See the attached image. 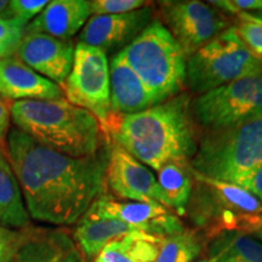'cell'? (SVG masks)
<instances>
[{
    "label": "cell",
    "instance_id": "7402d4cb",
    "mask_svg": "<svg viewBox=\"0 0 262 262\" xmlns=\"http://www.w3.org/2000/svg\"><path fill=\"white\" fill-rule=\"evenodd\" d=\"M209 255H217V262H262V244L249 234L226 232L212 239Z\"/></svg>",
    "mask_w": 262,
    "mask_h": 262
},
{
    "label": "cell",
    "instance_id": "4dcf8cb0",
    "mask_svg": "<svg viewBox=\"0 0 262 262\" xmlns=\"http://www.w3.org/2000/svg\"><path fill=\"white\" fill-rule=\"evenodd\" d=\"M40 262H86L83 255L80 254V251L78 250V248L72 249L71 251L66 253L63 255H60V256L50 258V260H45Z\"/></svg>",
    "mask_w": 262,
    "mask_h": 262
},
{
    "label": "cell",
    "instance_id": "d6986e66",
    "mask_svg": "<svg viewBox=\"0 0 262 262\" xmlns=\"http://www.w3.org/2000/svg\"><path fill=\"white\" fill-rule=\"evenodd\" d=\"M29 222L18 180L6 153L0 149V227L24 229Z\"/></svg>",
    "mask_w": 262,
    "mask_h": 262
},
{
    "label": "cell",
    "instance_id": "83f0119b",
    "mask_svg": "<svg viewBox=\"0 0 262 262\" xmlns=\"http://www.w3.org/2000/svg\"><path fill=\"white\" fill-rule=\"evenodd\" d=\"M27 26L18 19L0 18V45L17 49Z\"/></svg>",
    "mask_w": 262,
    "mask_h": 262
},
{
    "label": "cell",
    "instance_id": "277c9868",
    "mask_svg": "<svg viewBox=\"0 0 262 262\" xmlns=\"http://www.w3.org/2000/svg\"><path fill=\"white\" fill-rule=\"evenodd\" d=\"M191 166L205 178L234 185L262 168V112L234 125L202 133Z\"/></svg>",
    "mask_w": 262,
    "mask_h": 262
},
{
    "label": "cell",
    "instance_id": "44dd1931",
    "mask_svg": "<svg viewBox=\"0 0 262 262\" xmlns=\"http://www.w3.org/2000/svg\"><path fill=\"white\" fill-rule=\"evenodd\" d=\"M163 239L136 233L108 243L93 262H155Z\"/></svg>",
    "mask_w": 262,
    "mask_h": 262
},
{
    "label": "cell",
    "instance_id": "1f68e13d",
    "mask_svg": "<svg viewBox=\"0 0 262 262\" xmlns=\"http://www.w3.org/2000/svg\"><path fill=\"white\" fill-rule=\"evenodd\" d=\"M0 18L15 19L11 10V2L9 0H0Z\"/></svg>",
    "mask_w": 262,
    "mask_h": 262
},
{
    "label": "cell",
    "instance_id": "d6a6232c",
    "mask_svg": "<svg viewBox=\"0 0 262 262\" xmlns=\"http://www.w3.org/2000/svg\"><path fill=\"white\" fill-rule=\"evenodd\" d=\"M16 48H11V47H5V45H0V58L9 56V55L15 54Z\"/></svg>",
    "mask_w": 262,
    "mask_h": 262
},
{
    "label": "cell",
    "instance_id": "6da1fadb",
    "mask_svg": "<svg viewBox=\"0 0 262 262\" xmlns=\"http://www.w3.org/2000/svg\"><path fill=\"white\" fill-rule=\"evenodd\" d=\"M110 146L94 157L75 158L39 145L10 129L6 156L18 180L31 219L55 226L77 224L106 193Z\"/></svg>",
    "mask_w": 262,
    "mask_h": 262
},
{
    "label": "cell",
    "instance_id": "7a4b0ae2",
    "mask_svg": "<svg viewBox=\"0 0 262 262\" xmlns=\"http://www.w3.org/2000/svg\"><path fill=\"white\" fill-rule=\"evenodd\" d=\"M191 100V94L182 93L143 112L112 113L108 136L157 171L169 162H191L202 135L192 119Z\"/></svg>",
    "mask_w": 262,
    "mask_h": 262
},
{
    "label": "cell",
    "instance_id": "e575fe53",
    "mask_svg": "<svg viewBox=\"0 0 262 262\" xmlns=\"http://www.w3.org/2000/svg\"><path fill=\"white\" fill-rule=\"evenodd\" d=\"M255 235H256V238H257V241L258 242H260V243L262 244V228H260V229H258V231H256V232H255V233H254Z\"/></svg>",
    "mask_w": 262,
    "mask_h": 262
},
{
    "label": "cell",
    "instance_id": "30bf717a",
    "mask_svg": "<svg viewBox=\"0 0 262 262\" xmlns=\"http://www.w3.org/2000/svg\"><path fill=\"white\" fill-rule=\"evenodd\" d=\"M159 21L182 48L187 58L231 27L224 12L198 0L159 2Z\"/></svg>",
    "mask_w": 262,
    "mask_h": 262
},
{
    "label": "cell",
    "instance_id": "484cf974",
    "mask_svg": "<svg viewBox=\"0 0 262 262\" xmlns=\"http://www.w3.org/2000/svg\"><path fill=\"white\" fill-rule=\"evenodd\" d=\"M24 242V229L0 227V262H15Z\"/></svg>",
    "mask_w": 262,
    "mask_h": 262
},
{
    "label": "cell",
    "instance_id": "2e32d148",
    "mask_svg": "<svg viewBox=\"0 0 262 262\" xmlns=\"http://www.w3.org/2000/svg\"><path fill=\"white\" fill-rule=\"evenodd\" d=\"M91 16L86 0H52L25 29V34H45L72 40Z\"/></svg>",
    "mask_w": 262,
    "mask_h": 262
},
{
    "label": "cell",
    "instance_id": "f1b7e54d",
    "mask_svg": "<svg viewBox=\"0 0 262 262\" xmlns=\"http://www.w3.org/2000/svg\"><path fill=\"white\" fill-rule=\"evenodd\" d=\"M237 186H241L245 191L250 192L251 194L262 202V168L256 170L254 173H251L249 178L245 179L244 181H242Z\"/></svg>",
    "mask_w": 262,
    "mask_h": 262
},
{
    "label": "cell",
    "instance_id": "4fadbf2b",
    "mask_svg": "<svg viewBox=\"0 0 262 262\" xmlns=\"http://www.w3.org/2000/svg\"><path fill=\"white\" fill-rule=\"evenodd\" d=\"M153 15L150 5L122 15H93L79 33V42L118 54L145 31Z\"/></svg>",
    "mask_w": 262,
    "mask_h": 262
},
{
    "label": "cell",
    "instance_id": "cb8c5ba5",
    "mask_svg": "<svg viewBox=\"0 0 262 262\" xmlns=\"http://www.w3.org/2000/svg\"><path fill=\"white\" fill-rule=\"evenodd\" d=\"M235 18L237 22H234L233 27L239 37L253 54L257 57L262 56V25L244 17L243 15H235Z\"/></svg>",
    "mask_w": 262,
    "mask_h": 262
},
{
    "label": "cell",
    "instance_id": "ffe728a7",
    "mask_svg": "<svg viewBox=\"0 0 262 262\" xmlns=\"http://www.w3.org/2000/svg\"><path fill=\"white\" fill-rule=\"evenodd\" d=\"M157 172L164 206L175 212L179 217L186 216L194 182L191 162H169Z\"/></svg>",
    "mask_w": 262,
    "mask_h": 262
},
{
    "label": "cell",
    "instance_id": "ac0fdd59",
    "mask_svg": "<svg viewBox=\"0 0 262 262\" xmlns=\"http://www.w3.org/2000/svg\"><path fill=\"white\" fill-rule=\"evenodd\" d=\"M136 233L143 232L137 231L122 221L101 217L86 211L77 222L73 241L85 261L93 262L101 250L114 239Z\"/></svg>",
    "mask_w": 262,
    "mask_h": 262
},
{
    "label": "cell",
    "instance_id": "f546056e",
    "mask_svg": "<svg viewBox=\"0 0 262 262\" xmlns=\"http://www.w3.org/2000/svg\"><path fill=\"white\" fill-rule=\"evenodd\" d=\"M10 107L5 103L4 98L0 97V143L6 141L10 131Z\"/></svg>",
    "mask_w": 262,
    "mask_h": 262
},
{
    "label": "cell",
    "instance_id": "9c48e42d",
    "mask_svg": "<svg viewBox=\"0 0 262 262\" xmlns=\"http://www.w3.org/2000/svg\"><path fill=\"white\" fill-rule=\"evenodd\" d=\"M60 88L68 102L86 110L97 118L108 136L107 126L113 112L111 107L110 62L106 52L78 42L74 48L71 73Z\"/></svg>",
    "mask_w": 262,
    "mask_h": 262
},
{
    "label": "cell",
    "instance_id": "ba28073f",
    "mask_svg": "<svg viewBox=\"0 0 262 262\" xmlns=\"http://www.w3.org/2000/svg\"><path fill=\"white\" fill-rule=\"evenodd\" d=\"M189 111L201 133L234 125L262 112V73L192 97Z\"/></svg>",
    "mask_w": 262,
    "mask_h": 262
},
{
    "label": "cell",
    "instance_id": "7c38bea8",
    "mask_svg": "<svg viewBox=\"0 0 262 262\" xmlns=\"http://www.w3.org/2000/svg\"><path fill=\"white\" fill-rule=\"evenodd\" d=\"M106 183L113 196L122 201L164 205L162 191L155 173L112 141L108 153Z\"/></svg>",
    "mask_w": 262,
    "mask_h": 262
},
{
    "label": "cell",
    "instance_id": "52a82bcc",
    "mask_svg": "<svg viewBox=\"0 0 262 262\" xmlns=\"http://www.w3.org/2000/svg\"><path fill=\"white\" fill-rule=\"evenodd\" d=\"M260 73L261 58L249 50L231 26L187 58L186 88L192 94L202 95Z\"/></svg>",
    "mask_w": 262,
    "mask_h": 262
},
{
    "label": "cell",
    "instance_id": "836d02e7",
    "mask_svg": "<svg viewBox=\"0 0 262 262\" xmlns=\"http://www.w3.org/2000/svg\"><path fill=\"white\" fill-rule=\"evenodd\" d=\"M217 255H208V257L203 258V260H199L196 262H217Z\"/></svg>",
    "mask_w": 262,
    "mask_h": 262
},
{
    "label": "cell",
    "instance_id": "8992f818",
    "mask_svg": "<svg viewBox=\"0 0 262 262\" xmlns=\"http://www.w3.org/2000/svg\"><path fill=\"white\" fill-rule=\"evenodd\" d=\"M119 52L148 89L156 104L186 89L187 56L158 18Z\"/></svg>",
    "mask_w": 262,
    "mask_h": 262
},
{
    "label": "cell",
    "instance_id": "8fae6325",
    "mask_svg": "<svg viewBox=\"0 0 262 262\" xmlns=\"http://www.w3.org/2000/svg\"><path fill=\"white\" fill-rule=\"evenodd\" d=\"M88 212L122 221L137 231L160 239L181 233L185 229L181 219L162 204L122 201L107 192L98 196Z\"/></svg>",
    "mask_w": 262,
    "mask_h": 262
},
{
    "label": "cell",
    "instance_id": "603a6c76",
    "mask_svg": "<svg viewBox=\"0 0 262 262\" xmlns=\"http://www.w3.org/2000/svg\"><path fill=\"white\" fill-rule=\"evenodd\" d=\"M204 239L196 229H183L181 233L164 238L155 262H193L202 254Z\"/></svg>",
    "mask_w": 262,
    "mask_h": 262
},
{
    "label": "cell",
    "instance_id": "5bb4252c",
    "mask_svg": "<svg viewBox=\"0 0 262 262\" xmlns=\"http://www.w3.org/2000/svg\"><path fill=\"white\" fill-rule=\"evenodd\" d=\"M75 45L45 34H24L15 55L31 70L61 86L71 73Z\"/></svg>",
    "mask_w": 262,
    "mask_h": 262
},
{
    "label": "cell",
    "instance_id": "d4e9b609",
    "mask_svg": "<svg viewBox=\"0 0 262 262\" xmlns=\"http://www.w3.org/2000/svg\"><path fill=\"white\" fill-rule=\"evenodd\" d=\"M149 5L150 3L145 0H93L90 2L91 16L127 14V12Z\"/></svg>",
    "mask_w": 262,
    "mask_h": 262
},
{
    "label": "cell",
    "instance_id": "e0dca14e",
    "mask_svg": "<svg viewBox=\"0 0 262 262\" xmlns=\"http://www.w3.org/2000/svg\"><path fill=\"white\" fill-rule=\"evenodd\" d=\"M111 107L117 114H135L156 106L148 89L120 52L110 62Z\"/></svg>",
    "mask_w": 262,
    "mask_h": 262
},
{
    "label": "cell",
    "instance_id": "5b68a950",
    "mask_svg": "<svg viewBox=\"0 0 262 262\" xmlns=\"http://www.w3.org/2000/svg\"><path fill=\"white\" fill-rule=\"evenodd\" d=\"M192 194L186 215L205 237L226 232L255 233L262 228V202L234 183L205 178L193 170Z\"/></svg>",
    "mask_w": 262,
    "mask_h": 262
},
{
    "label": "cell",
    "instance_id": "4316f807",
    "mask_svg": "<svg viewBox=\"0 0 262 262\" xmlns=\"http://www.w3.org/2000/svg\"><path fill=\"white\" fill-rule=\"evenodd\" d=\"M48 4V0H11V10L15 19L28 26Z\"/></svg>",
    "mask_w": 262,
    "mask_h": 262
},
{
    "label": "cell",
    "instance_id": "d590c367",
    "mask_svg": "<svg viewBox=\"0 0 262 262\" xmlns=\"http://www.w3.org/2000/svg\"><path fill=\"white\" fill-rule=\"evenodd\" d=\"M260 58H261V61H262V56H260Z\"/></svg>",
    "mask_w": 262,
    "mask_h": 262
},
{
    "label": "cell",
    "instance_id": "3957f363",
    "mask_svg": "<svg viewBox=\"0 0 262 262\" xmlns=\"http://www.w3.org/2000/svg\"><path fill=\"white\" fill-rule=\"evenodd\" d=\"M10 116L16 129L66 156L94 157L111 143L97 118L64 97L12 102Z\"/></svg>",
    "mask_w": 262,
    "mask_h": 262
},
{
    "label": "cell",
    "instance_id": "9a60e30c",
    "mask_svg": "<svg viewBox=\"0 0 262 262\" xmlns=\"http://www.w3.org/2000/svg\"><path fill=\"white\" fill-rule=\"evenodd\" d=\"M0 97L17 102L57 100L64 96L57 84L31 70L12 54L0 58Z\"/></svg>",
    "mask_w": 262,
    "mask_h": 262
}]
</instances>
